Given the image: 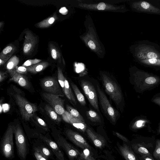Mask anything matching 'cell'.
Returning <instances> with one entry per match:
<instances>
[{"instance_id": "cell-45", "label": "cell", "mask_w": 160, "mask_h": 160, "mask_svg": "<svg viewBox=\"0 0 160 160\" xmlns=\"http://www.w3.org/2000/svg\"><path fill=\"white\" fill-rule=\"evenodd\" d=\"M141 158L142 160H154L152 156H142Z\"/></svg>"}, {"instance_id": "cell-34", "label": "cell", "mask_w": 160, "mask_h": 160, "mask_svg": "<svg viewBox=\"0 0 160 160\" xmlns=\"http://www.w3.org/2000/svg\"><path fill=\"white\" fill-rule=\"evenodd\" d=\"M141 62L145 64L160 66V59L153 58L141 60Z\"/></svg>"}, {"instance_id": "cell-32", "label": "cell", "mask_w": 160, "mask_h": 160, "mask_svg": "<svg viewBox=\"0 0 160 160\" xmlns=\"http://www.w3.org/2000/svg\"><path fill=\"white\" fill-rule=\"evenodd\" d=\"M66 108L67 111L72 116L85 122L84 119L77 110L68 105H66Z\"/></svg>"}, {"instance_id": "cell-40", "label": "cell", "mask_w": 160, "mask_h": 160, "mask_svg": "<svg viewBox=\"0 0 160 160\" xmlns=\"http://www.w3.org/2000/svg\"><path fill=\"white\" fill-rule=\"evenodd\" d=\"M152 101L160 107V93L154 95L152 99Z\"/></svg>"}, {"instance_id": "cell-33", "label": "cell", "mask_w": 160, "mask_h": 160, "mask_svg": "<svg viewBox=\"0 0 160 160\" xmlns=\"http://www.w3.org/2000/svg\"><path fill=\"white\" fill-rule=\"evenodd\" d=\"M79 158L81 160H95L91 154L89 149L85 148L80 152L79 155Z\"/></svg>"}, {"instance_id": "cell-12", "label": "cell", "mask_w": 160, "mask_h": 160, "mask_svg": "<svg viewBox=\"0 0 160 160\" xmlns=\"http://www.w3.org/2000/svg\"><path fill=\"white\" fill-rule=\"evenodd\" d=\"M41 85L46 92L59 96L63 95L58 79L55 77H48L42 78Z\"/></svg>"}, {"instance_id": "cell-7", "label": "cell", "mask_w": 160, "mask_h": 160, "mask_svg": "<svg viewBox=\"0 0 160 160\" xmlns=\"http://www.w3.org/2000/svg\"><path fill=\"white\" fill-rule=\"evenodd\" d=\"M14 97L22 118L29 121L38 110L37 106L18 93L15 94Z\"/></svg>"}, {"instance_id": "cell-23", "label": "cell", "mask_w": 160, "mask_h": 160, "mask_svg": "<svg viewBox=\"0 0 160 160\" xmlns=\"http://www.w3.org/2000/svg\"><path fill=\"white\" fill-rule=\"evenodd\" d=\"M49 65L48 62H43L26 67L28 72L33 73H36L44 70Z\"/></svg>"}, {"instance_id": "cell-26", "label": "cell", "mask_w": 160, "mask_h": 160, "mask_svg": "<svg viewBox=\"0 0 160 160\" xmlns=\"http://www.w3.org/2000/svg\"><path fill=\"white\" fill-rule=\"evenodd\" d=\"M16 48L13 45L10 44L6 47L0 54V57L10 58L15 51Z\"/></svg>"}, {"instance_id": "cell-11", "label": "cell", "mask_w": 160, "mask_h": 160, "mask_svg": "<svg viewBox=\"0 0 160 160\" xmlns=\"http://www.w3.org/2000/svg\"><path fill=\"white\" fill-rule=\"evenodd\" d=\"M97 89L100 103L104 113L112 122H115L118 115L117 112L111 105L104 92L98 85H97Z\"/></svg>"}, {"instance_id": "cell-1", "label": "cell", "mask_w": 160, "mask_h": 160, "mask_svg": "<svg viewBox=\"0 0 160 160\" xmlns=\"http://www.w3.org/2000/svg\"><path fill=\"white\" fill-rule=\"evenodd\" d=\"M85 22L87 30L80 38L86 46L91 50L95 52L100 58L103 57L105 50L97 35L92 21L89 23L88 20Z\"/></svg>"}, {"instance_id": "cell-19", "label": "cell", "mask_w": 160, "mask_h": 160, "mask_svg": "<svg viewBox=\"0 0 160 160\" xmlns=\"http://www.w3.org/2000/svg\"><path fill=\"white\" fill-rule=\"evenodd\" d=\"M65 113L68 120V123L83 132H84L86 130L87 127L85 122L72 116L67 111H66Z\"/></svg>"}, {"instance_id": "cell-15", "label": "cell", "mask_w": 160, "mask_h": 160, "mask_svg": "<svg viewBox=\"0 0 160 160\" xmlns=\"http://www.w3.org/2000/svg\"><path fill=\"white\" fill-rule=\"evenodd\" d=\"M37 42V38L30 31L25 32L23 46V53L25 55L30 54L33 50Z\"/></svg>"}, {"instance_id": "cell-16", "label": "cell", "mask_w": 160, "mask_h": 160, "mask_svg": "<svg viewBox=\"0 0 160 160\" xmlns=\"http://www.w3.org/2000/svg\"><path fill=\"white\" fill-rule=\"evenodd\" d=\"M37 140L38 142H35L33 144V149L40 152L48 160L49 159L51 160H57L55 158L53 153L49 148L42 142L38 139Z\"/></svg>"}, {"instance_id": "cell-10", "label": "cell", "mask_w": 160, "mask_h": 160, "mask_svg": "<svg viewBox=\"0 0 160 160\" xmlns=\"http://www.w3.org/2000/svg\"><path fill=\"white\" fill-rule=\"evenodd\" d=\"M54 141L60 148L64 151L70 160H73L79 155L80 152L74 148L58 132H54L52 134Z\"/></svg>"}, {"instance_id": "cell-46", "label": "cell", "mask_w": 160, "mask_h": 160, "mask_svg": "<svg viewBox=\"0 0 160 160\" xmlns=\"http://www.w3.org/2000/svg\"><path fill=\"white\" fill-rule=\"evenodd\" d=\"M2 58L0 57V65L4 64L6 62L9 58Z\"/></svg>"}, {"instance_id": "cell-22", "label": "cell", "mask_w": 160, "mask_h": 160, "mask_svg": "<svg viewBox=\"0 0 160 160\" xmlns=\"http://www.w3.org/2000/svg\"><path fill=\"white\" fill-rule=\"evenodd\" d=\"M58 19L56 13L52 15L37 23L36 26L41 28H48L51 26L54 22Z\"/></svg>"}, {"instance_id": "cell-25", "label": "cell", "mask_w": 160, "mask_h": 160, "mask_svg": "<svg viewBox=\"0 0 160 160\" xmlns=\"http://www.w3.org/2000/svg\"><path fill=\"white\" fill-rule=\"evenodd\" d=\"M70 84L78 101L82 105H85L86 103L85 98L77 85L72 82Z\"/></svg>"}, {"instance_id": "cell-17", "label": "cell", "mask_w": 160, "mask_h": 160, "mask_svg": "<svg viewBox=\"0 0 160 160\" xmlns=\"http://www.w3.org/2000/svg\"><path fill=\"white\" fill-rule=\"evenodd\" d=\"M11 77V80L13 81L21 86L28 88L30 86L29 81L27 78L23 74L17 72L15 68L8 70Z\"/></svg>"}, {"instance_id": "cell-28", "label": "cell", "mask_w": 160, "mask_h": 160, "mask_svg": "<svg viewBox=\"0 0 160 160\" xmlns=\"http://www.w3.org/2000/svg\"><path fill=\"white\" fill-rule=\"evenodd\" d=\"M50 52L52 58L55 60H61V54L58 48L51 43L49 44Z\"/></svg>"}, {"instance_id": "cell-24", "label": "cell", "mask_w": 160, "mask_h": 160, "mask_svg": "<svg viewBox=\"0 0 160 160\" xmlns=\"http://www.w3.org/2000/svg\"><path fill=\"white\" fill-rule=\"evenodd\" d=\"M45 109L49 117L56 122L59 123L61 121V117L50 105L46 104L45 107Z\"/></svg>"}, {"instance_id": "cell-20", "label": "cell", "mask_w": 160, "mask_h": 160, "mask_svg": "<svg viewBox=\"0 0 160 160\" xmlns=\"http://www.w3.org/2000/svg\"><path fill=\"white\" fill-rule=\"evenodd\" d=\"M137 55L141 60L157 58L159 57L158 53L153 50L145 48L138 51Z\"/></svg>"}, {"instance_id": "cell-30", "label": "cell", "mask_w": 160, "mask_h": 160, "mask_svg": "<svg viewBox=\"0 0 160 160\" xmlns=\"http://www.w3.org/2000/svg\"><path fill=\"white\" fill-rule=\"evenodd\" d=\"M19 60L16 56H13L8 61L6 65V68L8 70H12L15 68L19 63Z\"/></svg>"}, {"instance_id": "cell-41", "label": "cell", "mask_w": 160, "mask_h": 160, "mask_svg": "<svg viewBox=\"0 0 160 160\" xmlns=\"http://www.w3.org/2000/svg\"><path fill=\"white\" fill-rule=\"evenodd\" d=\"M36 119L38 123L44 128L45 130L48 131V129L47 124L43 120L38 117L36 118Z\"/></svg>"}, {"instance_id": "cell-31", "label": "cell", "mask_w": 160, "mask_h": 160, "mask_svg": "<svg viewBox=\"0 0 160 160\" xmlns=\"http://www.w3.org/2000/svg\"><path fill=\"white\" fill-rule=\"evenodd\" d=\"M138 8H140L141 10H144L145 11H147L152 12H157L158 10H156L155 8L153 7L148 2L143 1L140 3H138Z\"/></svg>"}, {"instance_id": "cell-9", "label": "cell", "mask_w": 160, "mask_h": 160, "mask_svg": "<svg viewBox=\"0 0 160 160\" xmlns=\"http://www.w3.org/2000/svg\"><path fill=\"white\" fill-rule=\"evenodd\" d=\"M44 99L58 114L61 116L63 120L68 123V120L66 114V110L64 107V101L58 95L43 93L42 94Z\"/></svg>"}, {"instance_id": "cell-39", "label": "cell", "mask_w": 160, "mask_h": 160, "mask_svg": "<svg viewBox=\"0 0 160 160\" xmlns=\"http://www.w3.org/2000/svg\"><path fill=\"white\" fill-rule=\"evenodd\" d=\"M16 71L19 73L21 74H25L28 72L27 69L26 67L23 66H16L15 68Z\"/></svg>"}, {"instance_id": "cell-8", "label": "cell", "mask_w": 160, "mask_h": 160, "mask_svg": "<svg viewBox=\"0 0 160 160\" xmlns=\"http://www.w3.org/2000/svg\"><path fill=\"white\" fill-rule=\"evenodd\" d=\"M78 7L87 10L96 11H107L117 12L124 11V7L101 2L96 3H88L78 1Z\"/></svg>"}, {"instance_id": "cell-13", "label": "cell", "mask_w": 160, "mask_h": 160, "mask_svg": "<svg viewBox=\"0 0 160 160\" xmlns=\"http://www.w3.org/2000/svg\"><path fill=\"white\" fill-rule=\"evenodd\" d=\"M81 87L91 106L99 111L97 94L93 85L88 81L82 80L81 82Z\"/></svg>"}, {"instance_id": "cell-6", "label": "cell", "mask_w": 160, "mask_h": 160, "mask_svg": "<svg viewBox=\"0 0 160 160\" xmlns=\"http://www.w3.org/2000/svg\"><path fill=\"white\" fill-rule=\"evenodd\" d=\"M28 137L30 140L31 138L38 139L46 144L53 153L57 160H65L64 154L56 142L47 135L40 132H33Z\"/></svg>"}, {"instance_id": "cell-48", "label": "cell", "mask_w": 160, "mask_h": 160, "mask_svg": "<svg viewBox=\"0 0 160 160\" xmlns=\"http://www.w3.org/2000/svg\"><path fill=\"white\" fill-rule=\"evenodd\" d=\"M3 22H0V28H1L3 25Z\"/></svg>"}, {"instance_id": "cell-43", "label": "cell", "mask_w": 160, "mask_h": 160, "mask_svg": "<svg viewBox=\"0 0 160 160\" xmlns=\"http://www.w3.org/2000/svg\"><path fill=\"white\" fill-rule=\"evenodd\" d=\"M7 76L5 72L1 71L0 72V82H1Z\"/></svg>"}, {"instance_id": "cell-49", "label": "cell", "mask_w": 160, "mask_h": 160, "mask_svg": "<svg viewBox=\"0 0 160 160\" xmlns=\"http://www.w3.org/2000/svg\"><path fill=\"white\" fill-rule=\"evenodd\" d=\"M78 160H81L80 158H79Z\"/></svg>"}, {"instance_id": "cell-38", "label": "cell", "mask_w": 160, "mask_h": 160, "mask_svg": "<svg viewBox=\"0 0 160 160\" xmlns=\"http://www.w3.org/2000/svg\"><path fill=\"white\" fill-rule=\"evenodd\" d=\"M34 155L37 160H48L38 151L33 149Z\"/></svg>"}, {"instance_id": "cell-2", "label": "cell", "mask_w": 160, "mask_h": 160, "mask_svg": "<svg viewBox=\"0 0 160 160\" xmlns=\"http://www.w3.org/2000/svg\"><path fill=\"white\" fill-rule=\"evenodd\" d=\"M130 78L136 91L140 93L152 89L160 83V77L142 72L132 74Z\"/></svg>"}, {"instance_id": "cell-37", "label": "cell", "mask_w": 160, "mask_h": 160, "mask_svg": "<svg viewBox=\"0 0 160 160\" xmlns=\"http://www.w3.org/2000/svg\"><path fill=\"white\" fill-rule=\"evenodd\" d=\"M41 60L34 59H29L26 61L22 65V66L27 67L32 66L40 62Z\"/></svg>"}, {"instance_id": "cell-47", "label": "cell", "mask_w": 160, "mask_h": 160, "mask_svg": "<svg viewBox=\"0 0 160 160\" xmlns=\"http://www.w3.org/2000/svg\"><path fill=\"white\" fill-rule=\"evenodd\" d=\"M158 134H160V124L158 129Z\"/></svg>"}, {"instance_id": "cell-3", "label": "cell", "mask_w": 160, "mask_h": 160, "mask_svg": "<svg viewBox=\"0 0 160 160\" xmlns=\"http://www.w3.org/2000/svg\"><path fill=\"white\" fill-rule=\"evenodd\" d=\"M14 134L17 155L21 160H26L29 152V144L28 138L19 124L14 126Z\"/></svg>"}, {"instance_id": "cell-27", "label": "cell", "mask_w": 160, "mask_h": 160, "mask_svg": "<svg viewBox=\"0 0 160 160\" xmlns=\"http://www.w3.org/2000/svg\"><path fill=\"white\" fill-rule=\"evenodd\" d=\"M132 147L135 152L137 153L140 154L142 156H152L148 150L140 144H134L132 145Z\"/></svg>"}, {"instance_id": "cell-5", "label": "cell", "mask_w": 160, "mask_h": 160, "mask_svg": "<svg viewBox=\"0 0 160 160\" xmlns=\"http://www.w3.org/2000/svg\"><path fill=\"white\" fill-rule=\"evenodd\" d=\"M102 79L106 92L116 105L119 106L123 100L122 93L119 87L114 81L105 74H102Z\"/></svg>"}, {"instance_id": "cell-14", "label": "cell", "mask_w": 160, "mask_h": 160, "mask_svg": "<svg viewBox=\"0 0 160 160\" xmlns=\"http://www.w3.org/2000/svg\"><path fill=\"white\" fill-rule=\"evenodd\" d=\"M67 137L71 141L80 148L91 149V147L84 138L78 132L68 129L65 131Z\"/></svg>"}, {"instance_id": "cell-21", "label": "cell", "mask_w": 160, "mask_h": 160, "mask_svg": "<svg viewBox=\"0 0 160 160\" xmlns=\"http://www.w3.org/2000/svg\"><path fill=\"white\" fill-rule=\"evenodd\" d=\"M119 150L126 160H138L131 148L125 144L119 147Z\"/></svg>"}, {"instance_id": "cell-4", "label": "cell", "mask_w": 160, "mask_h": 160, "mask_svg": "<svg viewBox=\"0 0 160 160\" xmlns=\"http://www.w3.org/2000/svg\"><path fill=\"white\" fill-rule=\"evenodd\" d=\"M14 126L9 125L1 139V151L5 158L11 159L14 157L13 135Z\"/></svg>"}, {"instance_id": "cell-18", "label": "cell", "mask_w": 160, "mask_h": 160, "mask_svg": "<svg viewBox=\"0 0 160 160\" xmlns=\"http://www.w3.org/2000/svg\"><path fill=\"white\" fill-rule=\"evenodd\" d=\"M86 132L88 137L96 147L102 148L104 146L105 140L102 136L96 133L89 128H87Z\"/></svg>"}, {"instance_id": "cell-35", "label": "cell", "mask_w": 160, "mask_h": 160, "mask_svg": "<svg viewBox=\"0 0 160 160\" xmlns=\"http://www.w3.org/2000/svg\"><path fill=\"white\" fill-rule=\"evenodd\" d=\"M148 122L147 119L143 118H139L132 124V128L134 129H137L142 128Z\"/></svg>"}, {"instance_id": "cell-36", "label": "cell", "mask_w": 160, "mask_h": 160, "mask_svg": "<svg viewBox=\"0 0 160 160\" xmlns=\"http://www.w3.org/2000/svg\"><path fill=\"white\" fill-rule=\"evenodd\" d=\"M154 157L158 160H160V139L156 141L155 149L153 153Z\"/></svg>"}, {"instance_id": "cell-42", "label": "cell", "mask_w": 160, "mask_h": 160, "mask_svg": "<svg viewBox=\"0 0 160 160\" xmlns=\"http://www.w3.org/2000/svg\"><path fill=\"white\" fill-rule=\"evenodd\" d=\"M116 135L120 139L125 142H128V139L125 137L121 135L119 133L117 132H115Z\"/></svg>"}, {"instance_id": "cell-44", "label": "cell", "mask_w": 160, "mask_h": 160, "mask_svg": "<svg viewBox=\"0 0 160 160\" xmlns=\"http://www.w3.org/2000/svg\"><path fill=\"white\" fill-rule=\"evenodd\" d=\"M60 13L63 15H66L68 13V10L66 7L61 8L59 10Z\"/></svg>"}, {"instance_id": "cell-29", "label": "cell", "mask_w": 160, "mask_h": 160, "mask_svg": "<svg viewBox=\"0 0 160 160\" xmlns=\"http://www.w3.org/2000/svg\"><path fill=\"white\" fill-rule=\"evenodd\" d=\"M86 116L91 121L98 122L101 121V118L97 112L92 110H90L86 112Z\"/></svg>"}]
</instances>
